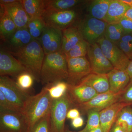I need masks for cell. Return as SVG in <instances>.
I'll use <instances>...</instances> for the list:
<instances>
[{"label":"cell","instance_id":"7bdbcfd3","mask_svg":"<svg viewBox=\"0 0 132 132\" xmlns=\"http://www.w3.org/2000/svg\"><path fill=\"white\" fill-rule=\"evenodd\" d=\"M126 71L129 75L131 79H132V60L130 61V63L128 66Z\"/></svg>","mask_w":132,"mask_h":132},{"label":"cell","instance_id":"74e56055","mask_svg":"<svg viewBox=\"0 0 132 132\" xmlns=\"http://www.w3.org/2000/svg\"><path fill=\"white\" fill-rule=\"evenodd\" d=\"M119 24L123 29L124 34L132 33V21L124 16Z\"/></svg>","mask_w":132,"mask_h":132},{"label":"cell","instance_id":"d4e9b609","mask_svg":"<svg viewBox=\"0 0 132 132\" xmlns=\"http://www.w3.org/2000/svg\"><path fill=\"white\" fill-rule=\"evenodd\" d=\"M2 9L0 19V34L1 38L5 41L9 38L18 29L12 19Z\"/></svg>","mask_w":132,"mask_h":132},{"label":"cell","instance_id":"8992f818","mask_svg":"<svg viewBox=\"0 0 132 132\" xmlns=\"http://www.w3.org/2000/svg\"><path fill=\"white\" fill-rule=\"evenodd\" d=\"M27 119L23 113L0 111V132H29Z\"/></svg>","mask_w":132,"mask_h":132},{"label":"cell","instance_id":"ab89813d","mask_svg":"<svg viewBox=\"0 0 132 132\" xmlns=\"http://www.w3.org/2000/svg\"><path fill=\"white\" fill-rule=\"evenodd\" d=\"M84 124V120L81 116L76 118L72 121V125L75 128H79L82 127Z\"/></svg>","mask_w":132,"mask_h":132},{"label":"cell","instance_id":"f6af8a7d","mask_svg":"<svg viewBox=\"0 0 132 132\" xmlns=\"http://www.w3.org/2000/svg\"><path fill=\"white\" fill-rule=\"evenodd\" d=\"M125 16L132 21V7H130V8L128 10L125 14Z\"/></svg>","mask_w":132,"mask_h":132},{"label":"cell","instance_id":"4dcf8cb0","mask_svg":"<svg viewBox=\"0 0 132 132\" xmlns=\"http://www.w3.org/2000/svg\"><path fill=\"white\" fill-rule=\"evenodd\" d=\"M88 44L84 39L81 41L70 51L64 54L66 59L86 57L87 54Z\"/></svg>","mask_w":132,"mask_h":132},{"label":"cell","instance_id":"f1b7e54d","mask_svg":"<svg viewBox=\"0 0 132 132\" xmlns=\"http://www.w3.org/2000/svg\"><path fill=\"white\" fill-rule=\"evenodd\" d=\"M124 32L120 24H108L104 34V38L116 43L120 40Z\"/></svg>","mask_w":132,"mask_h":132},{"label":"cell","instance_id":"83f0119b","mask_svg":"<svg viewBox=\"0 0 132 132\" xmlns=\"http://www.w3.org/2000/svg\"><path fill=\"white\" fill-rule=\"evenodd\" d=\"M45 86L47 88L50 96L53 100H58L63 97L68 90V84L64 81Z\"/></svg>","mask_w":132,"mask_h":132},{"label":"cell","instance_id":"8d00e7d4","mask_svg":"<svg viewBox=\"0 0 132 132\" xmlns=\"http://www.w3.org/2000/svg\"><path fill=\"white\" fill-rule=\"evenodd\" d=\"M116 45L120 48L130 61L132 60V44L119 41Z\"/></svg>","mask_w":132,"mask_h":132},{"label":"cell","instance_id":"e575fe53","mask_svg":"<svg viewBox=\"0 0 132 132\" xmlns=\"http://www.w3.org/2000/svg\"><path fill=\"white\" fill-rule=\"evenodd\" d=\"M119 101L128 105H132V79L123 91Z\"/></svg>","mask_w":132,"mask_h":132},{"label":"cell","instance_id":"f546056e","mask_svg":"<svg viewBox=\"0 0 132 132\" xmlns=\"http://www.w3.org/2000/svg\"><path fill=\"white\" fill-rule=\"evenodd\" d=\"M45 26L42 19H33L29 21L27 28L33 39L38 40Z\"/></svg>","mask_w":132,"mask_h":132},{"label":"cell","instance_id":"d6986e66","mask_svg":"<svg viewBox=\"0 0 132 132\" xmlns=\"http://www.w3.org/2000/svg\"><path fill=\"white\" fill-rule=\"evenodd\" d=\"M34 40L27 28L19 29L4 41L9 47L8 52L16 51L26 46Z\"/></svg>","mask_w":132,"mask_h":132},{"label":"cell","instance_id":"484cf974","mask_svg":"<svg viewBox=\"0 0 132 132\" xmlns=\"http://www.w3.org/2000/svg\"><path fill=\"white\" fill-rule=\"evenodd\" d=\"M83 2L79 0H46L45 10L64 11L72 9Z\"/></svg>","mask_w":132,"mask_h":132},{"label":"cell","instance_id":"6da1fadb","mask_svg":"<svg viewBox=\"0 0 132 132\" xmlns=\"http://www.w3.org/2000/svg\"><path fill=\"white\" fill-rule=\"evenodd\" d=\"M65 56L61 52L45 55L41 70L40 81L44 86L52 85L68 77Z\"/></svg>","mask_w":132,"mask_h":132},{"label":"cell","instance_id":"5b68a950","mask_svg":"<svg viewBox=\"0 0 132 132\" xmlns=\"http://www.w3.org/2000/svg\"><path fill=\"white\" fill-rule=\"evenodd\" d=\"M67 92L63 97L53 101L50 111V120L53 132H65L67 114L73 105Z\"/></svg>","mask_w":132,"mask_h":132},{"label":"cell","instance_id":"603a6c76","mask_svg":"<svg viewBox=\"0 0 132 132\" xmlns=\"http://www.w3.org/2000/svg\"><path fill=\"white\" fill-rule=\"evenodd\" d=\"M21 2L30 20L42 19L45 12L44 0H21Z\"/></svg>","mask_w":132,"mask_h":132},{"label":"cell","instance_id":"c3c4849f","mask_svg":"<svg viewBox=\"0 0 132 132\" xmlns=\"http://www.w3.org/2000/svg\"><path fill=\"white\" fill-rule=\"evenodd\" d=\"M131 132H132V131H131Z\"/></svg>","mask_w":132,"mask_h":132},{"label":"cell","instance_id":"3957f363","mask_svg":"<svg viewBox=\"0 0 132 132\" xmlns=\"http://www.w3.org/2000/svg\"><path fill=\"white\" fill-rule=\"evenodd\" d=\"M53 101L46 86L38 94L30 96L22 112L28 123L29 132L41 119L50 112Z\"/></svg>","mask_w":132,"mask_h":132},{"label":"cell","instance_id":"7402d4cb","mask_svg":"<svg viewBox=\"0 0 132 132\" xmlns=\"http://www.w3.org/2000/svg\"><path fill=\"white\" fill-rule=\"evenodd\" d=\"M62 31V42L61 52L64 54L84 39L79 28L69 27Z\"/></svg>","mask_w":132,"mask_h":132},{"label":"cell","instance_id":"9c48e42d","mask_svg":"<svg viewBox=\"0 0 132 132\" xmlns=\"http://www.w3.org/2000/svg\"><path fill=\"white\" fill-rule=\"evenodd\" d=\"M77 13L73 9L64 11L45 10L42 19L46 26L63 31L74 21Z\"/></svg>","mask_w":132,"mask_h":132},{"label":"cell","instance_id":"1f68e13d","mask_svg":"<svg viewBox=\"0 0 132 132\" xmlns=\"http://www.w3.org/2000/svg\"><path fill=\"white\" fill-rule=\"evenodd\" d=\"M16 78L15 82L18 87L23 91L28 92L32 86L35 79L34 76L27 71L21 73Z\"/></svg>","mask_w":132,"mask_h":132},{"label":"cell","instance_id":"b9f144b4","mask_svg":"<svg viewBox=\"0 0 132 132\" xmlns=\"http://www.w3.org/2000/svg\"><path fill=\"white\" fill-rule=\"evenodd\" d=\"M109 132H128L124 128L118 125L117 123H114L113 125Z\"/></svg>","mask_w":132,"mask_h":132},{"label":"cell","instance_id":"bcb514c9","mask_svg":"<svg viewBox=\"0 0 132 132\" xmlns=\"http://www.w3.org/2000/svg\"><path fill=\"white\" fill-rule=\"evenodd\" d=\"M89 132H102V130L101 127L100 126L99 127H98L97 128L94 129V130H92V131H90Z\"/></svg>","mask_w":132,"mask_h":132},{"label":"cell","instance_id":"d6a6232c","mask_svg":"<svg viewBox=\"0 0 132 132\" xmlns=\"http://www.w3.org/2000/svg\"><path fill=\"white\" fill-rule=\"evenodd\" d=\"M87 123L85 128L80 132H89L100 126V112L91 109L87 111Z\"/></svg>","mask_w":132,"mask_h":132},{"label":"cell","instance_id":"52a82bcc","mask_svg":"<svg viewBox=\"0 0 132 132\" xmlns=\"http://www.w3.org/2000/svg\"><path fill=\"white\" fill-rule=\"evenodd\" d=\"M97 43L114 68L126 69L130 60L116 43L111 42L104 37L100 39Z\"/></svg>","mask_w":132,"mask_h":132},{"label":"cell","instance_id":"44dd1931","mask_svg":"<svg viewBox=\"0 0 132 132\" xmlns=\"http://www.w3.org/2000/svg\"><path fill=\"white\" fill-rule=\"evenodd\" d=\"M79 83L90 86L98 94L110 91L107 74L92 72L82 79Z\"/></svg>","mask_w":132,"mask_h":132},{"label":"cell","instance_id":"cb8c5ba5","mask_svg":"<svg viewBox=\"0 0 132 132\" xmlns=\"http://www.w3.org/2000/svg\"><path fill=\"white\" fill-rule=\"evenodd\" d=\"M111 0H95L89 6L88 11L90 16L104 21L108 11Z\"/></svg>","mask_w":132,"mask_h":132},{"label":"cell","instance_id":"7c38bea8","mask_svg":"<svg viewBox=\"0 0 132 132\" xmlns=\"http://www.w3.org/2000/svg\"><path fill=\"white\" fill-rule=\"evenodd\" d=\"M45 55L60 52L62 42V31L45 26L39 39Z\"/></svg>","mask_w":132,"mask_h":132},{"label":"cell","instance_id":"e0dca14e","mask_svg":"<svg viewBox=\"0 0 132 132\" xmlns=\"http://www.w3.org/2000/svg\"><path fill=\"white\" fill-rule=\"evenodd\" d=\"M129 105L118 102L100 112V127L102 132H109L115 123L118 114L125 106Z\"/></svg>","mask_w":132,"mask_h":132},{"label":"cell","instance_id":"5bb4252c","mask_svg":"<svg viewBox=\"0 0 132 132\" xmlns=\"http://www.w3.org/2000/svg\"><path fill=\"white\" fill-rule=\"evenodd\" d=\"M28 71L26 68L9 52L1 49L0 52V76L16 77Z\"/></svg>","mask_w":132,"mask_h":132},{"label":"cell","instance_id":"7dc6e473","mask_svg":"<svg viewBox=\"0 0 132 132\" xmlns=\"http://www.w3.org/2000/svg\"><path fill=\"white\" fill-rule=\"evenodd\" d=\"M65 132H75L71 131H69V130H68V131H66V130H65ZM79 132H80L79 131Z\"/></svg>","mask_w":132,"mask_h":132},{"label":"cell","instance_id":"836d02e7","mask_svg":"<svg viewBox=\"0 0 132 132\" xmlns=\"http://www.w3.org/2000/svg\"><path fill=\"white\" fill-rule=\"evenodd\" d=\"M29 132H53L50 120V112L41 119Z\"/></svg>","mask_w":132,"mask_h":132},{"label":"cell","instance_id":"8fae6325","mask_svg":"<svg viewBox=\"0 0 132 132\" xmlns=\"http://www.w3.org/2000/svg\"><path fill=\"white\" fill-rule=\"evenodd\" d=\"M66 60L68 73L67 82L69 85H77L82 79L92 73L90 62L86 57Z\"/></svg>","mask_w":132,"mask_h":132},{"label":"cell","instance_id":"ee69618b","mask_svg":"<svg viewBox=\"0 0 132 132\" xmlns=\"http://www.w3.org/2000/svg\"><path fill=\"white\" fill-rule=\"evenodd\" d=\"M16 0H1L0 1V5H5L11 4L15 2Z\"/></svg>","mask_w":132,"mask_h":132},{"label":"cell","instance_id":"ffe728a7","mask_svg":"<svg viewBox=\"0 0 132 132\" xmlns=\"http://www.w3.org/2000/svg\"><path fill=\"white\" fill-rule=\"evenodd\" d=\"M130 7L121 0H111L104 21L108 24H118Z\"/></svg>","mask_w":132,"mask_h":132},{"label":"cell","instance_id":"30bf717a","mask_svg":"<svg viewBox=\"0 0 132 132\" xmlns=\"http://www.w3.org/2000/svg\"><path fill=\"white\" fill-rule=\"evenodd\" d=\"M87 55L92 73L107 74L114 68L97 43L88 44Z\"/></svg>","mask_w":132,"mask_h":132},{"label":"cell","instance_id":"d590c367","mask_svg":"<svg viewBox=\"0 0 132 132\" xmlns=\"http://www.w3.org/2000/svg\"><path fill=\"white\" fill-rule=\"evenodd\" d=\"M17 111V110L9 101L5 95L0 91V111Z\"/></svg>","mask_w":132,"mask_h":132},{"label":"cell","instance_id":"f35d334b","mask_svg":"<svg viewBox=\"0 0 132 132\" xmlns=\"http://www.w3.org/2000/svg\"><path fill=\"white\" fill-rule=\"evenodd\" d=\"M79 116H80V113L79 110L76 108H72L69 110L67 114V118L72 120Z\"/></svg>","mask_w":132,"mask_h":132},{"label":"cell","instance_id":"4fadbf2b","mask_svg":"<svg viewBox=\"0 0 132 132\" xmlns=\"http://www.w3.org/2000/svg\"><path fill=\"white\" fill-rule=\"evenodd\" d=\"M123 91L115 93L109 91L99 94L90 101L76 105L83 111L87 112L88 110L93 109L100 112L119 101Z\"/></svg>","mask_w":132,"mask_h":132},{"label":"cell","instance_id":"7a4b0ae2","mask_svg":"<svg viewBox=\"0 0 132 132\" xmlns=\"http://www.w3.org/2000/svg\"><path fill=\"white\" fill-rule=\"evenodd\" d=\"M10 53L16 57L35 80L40 81L41 70L45 55L39 40H33L24 47Z\"/></svg>","mask_w":132,"mask_h":132},{"label":"cell","instance_id":"ba28073f","mask_svg":"<svg viewBox=\"0 0 132 132\" xmlns=\"http://www.w3.org/2000/svg\"><path fill=\"white\" fill-rule=\"evenodd\" d=\"M107 25L104 21L89 16L83 20L78 28L84 39L92 44L97 43L104 37Z\"/></svg>","mask_w":132,"mask_h":132},{"label":"cell","instance_id":"277c9868","mask_svg":"<svg viewBox=\"0 0 132 132\" xmlns=\"http://www.w3.org/2000/svg\"><path fill=\"white\" fill-rule=\"evenodd\" d=\"M0 91L12 105L22 112L31 96L28 92L20 89L15 81L8 76H0Z\"/></svg>","mask_w":132,"mask_h":132},{"label":"cell","instance_id":"ac0fdd59","mask_svg":"<svg viewBox=\"0 0 132 132\" xmlns=\"http://www.w3.org/2000/svg\"><path fill=\"white\" fill-rule=\"evenodd\" d=\"M109 90L117 93L124 91L131 80L126 70L114 68L107 74Z\"/></svg>","mask_w":132,"mask_h":132},{"label":"cell","instance_id":"9a60e30c","mask_svg":"<svg viewBox=\"0 0 132 132\" xmlns=\"http://www.w3.org/2000/svg\"><path fill=\"white\" fill-rule=\"evenodd\" d=\"M1 5V7L12 19L18 29L27 28L30 19L21 1H17L11 4Z\"/></svg>","mask_w":132,"mask_h":132},{"label":"cell","instance_id":"4316f807","mask_svg":"<svg viewBox=\"0 0 132 132\" xmlns=\"http://www.w3.org/2000/svg\"><path fill=\"white\" fill-rule=\"evenodd\" d=\"M132 105L126 106L121 110L115 122L128 132L132 131Z\"/></svg>","mask_w":132,"mask_h":132},{"label":"cell","instance_id":"2e32d148","mask_svg":"<svg viewBox=\"0 0 132 132\" xmlns=\"http://www.w3.org/2000/svg\"><path fill=\"white\" fill-rule=\"evenodd\" d=\"M67 93L73 103L75 105L90 101L98 94L91 87L81 83L74 85L68 84Z\"/></svg>","mask_w":132,"mask_h":132},{"label":"cell","instance_id":"60d3db41","mask_svg":"<svg viewBox=\"0 0 132 132\" xmlns=\"http://www.w3.org/2000/svg\"><path fill=\"white\" fill-rule=\"evenodd\" d=\"M120 41L132 44V33L124 34Z\"/></svg>","mask_w":132,"mask_h":132}]
</instances>
